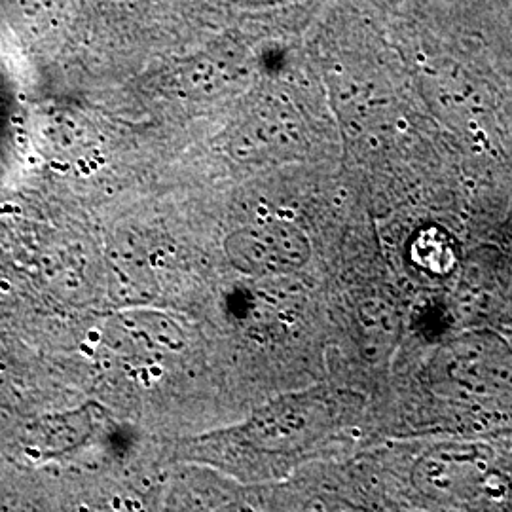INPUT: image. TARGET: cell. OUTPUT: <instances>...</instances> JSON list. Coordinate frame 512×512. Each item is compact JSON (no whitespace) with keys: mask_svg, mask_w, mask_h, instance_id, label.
<instances>
[{"mask_svg":"<svg viewBox=\"0 0 512 512\" xmlns=\"http://www.w3.org/2000/svg\"><path fill=\"white\" fill-rule=\"evenodd\" d=\"M122 507H124V501H122L120 497H114V499H112V509H114V511H120Z\"/></svg>","mask_w":512,"mask_h":512,"instance_id":"cell-9","label":"cell"},{"mask_svg":"<svg viewBox=\"0 0 512 512\" xmlns=\"http://www.w3.org/2000/svg\"><path fill=\"white\" fill-rule=\"evenodd\" d=\"M234 249L243 270L268 277L294 274L311 258L308 236L285 220H272L243 230Z\"/></svg>","mask_w":512,"mask_h":512,"instance_id":"cell-2","label":"cell"},{"mask_svg":"<svg viewBox=\"0 0 512 512\" xmlns=\"http://www.w3.org/2000/svg\"><path fill=\"white\" fill-rule=\"evenodd\" d=\"M86 342H90V344H99L101 342V332L99 330H90L88 334H86Z\"/></svg>","mask_w":512,"mask_h":512,"instance_id":"cell-5","label":"cell"},{"mask_svg":"<svg viewBox=\"0 0 512 512\" xmlns=\"http://www.w3.org/2000/svg\"><path fill=\"white\" fill-rule=\"evenodd\" d=\"M126 503V507H128L129 511H139L141 509V505L137 503V501H124Z\"/></svg>","mask_w":512,"mask_h":512,"instance_id":"cell-11","label":"cell"},{"mask_svg":"<svg viewBox=\"0 0 512 512\" xmlns=\"http://www.w3.org/2000/svg\"><path fill=\"white\" fill-rule=\"evenodd\" d=\"M420 97L471 173L512 175V52L446 0L382 6Z\"/></svg>","mask_w":512,"mask_h":512,"instance_id":"cell-1","label":"cell"},{"mask_svg":"<svg viewBox=\"0 0 512 512\" xmlns=\"http://www.w3.org/2000/svg\"><path fill=\"white\" fill-rule=\"evenodd\" d=\"M410 256L425 274L446 277L458 268V241L448 230L431 226L412 239Z\"/></svg>","mask_w":512,"mask_h":512,"instance_id":"cell-3","label":"cell"},{"mask_svg":"<svg viewBox=\"0 0 512 512\" xmlns=\"http://www.w3.org/2000/svg\"><path fill=\"white\" fill-rule=\"evenodd\" d=\"M0 291H2V293H10V291H12V285H10L6 279H0Z\"/></svg>","mask_w":512,"mask_h":512,"instance_id":"cell-10","label":"cell"},{"mask_svg":"<svg viewBox=\"0 0 512 512\" xmlns=\"http://www.w3.org/2000/svg\"><path fill=\"white\" fill-rule=\"evenodd\" d=\"M461 18L512 52V0H446Z\"/></svg>","mask_w":512,"mask_h":512,"instance_id":"cell-4","label":"cell"},{"mask_svg":"<svg viewBox=\"0 0 512 512\" xmlns=\"http://www.w3.org/2000/svg\"><path fill=\"white\" fill-rule=\"evenodd\" d=\"M376 4H380V6H393V4H397V2H401V0H374Z\"/></svg>","mask_w":512,"mask_h":512,"instance_id":"cell-12","label":"cell"},{"mask_svg":"<svg viewBox=\"0 0 512 512\" xmlns=\"http://www.w3.org/2000/svg\"><path fill=\"white\" fill-rule=\"evenodd\" d=\"M143 380H145V384H148V370H143Z\"/></svg>","mask_w":512,"mask_h":512,"instance_id":"cell-14","label":"cell"},{"mask_svg":"<svg viewBox=\"0 0 512 512\" xmlns=\"http://www.w3.org/2000/svg\"><path fill=\"white\" fill-rule=\"evenodd\" d=\"M25 454H27L31 459L42 458V454H40V450H37V448H27V450H25Z\"/></svg>","mask_w":512,"mask_h":512,"instance_id":"cell-7","label":"cell"},{"mask_svg":"<svg viewBox=\"0 0 512 512\" xmlns=\"http://www.w3.org/2000/svg\"><path fill=\"white\" fill-rule=\"evenodd\" d=\"M4 213H21L19 207H12V205H6V207H0V215Z\"/></svg>","mask_w":512,"mask_h":512,"instance_id":"cell-8","label":"cell"},{"mask_svg":"<svg viewBox=\"0 0 512 512\" xmlns=\"http://www.w3.org/2000/svg\"><path fill=\"white\" fill-rule=\"evenodd\" d=\"M150 374L158 378V376H162V368H160V366H152V368H150Z\"/></svg>","mask_w":512,"mask_h":512,"instance_id":"cell-13","label":"cell"},{"mask_svg":"<svg viewBox=\"0 0 512 512\" xmlns=\"http://www.w3.org/2000/svg\"><path fill=\"white\" fill-rule=\"evenodd\" d=\"M80 351H82L86 357H93V355H95V349L92 348V344H90V342L82 344V346H80Z\"/></svg>","mask_w":512,"mask_h":512,"instance_id":"cell-6","label":"cell"}]
</instances>
